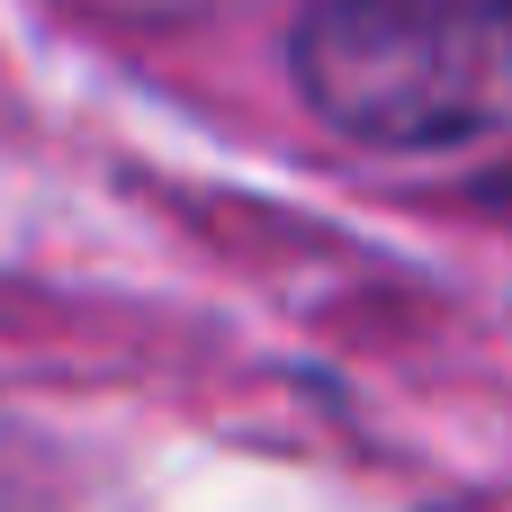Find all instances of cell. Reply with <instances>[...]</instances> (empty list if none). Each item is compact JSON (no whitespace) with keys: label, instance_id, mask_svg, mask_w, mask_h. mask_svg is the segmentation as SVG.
<instances>
[{"label":"cell","instance_id":"2","mask_svg":"<svg viewBox=\"0 0 512 512\" xmlns=\"http://www.w3.org/2000/svg\"><path fill=\"white\" fill-rule=\"evenodd\" d=\"M477 207H495V216H512V171H504V180H486V189H477Z\"/></svg>","mask_w":512,"mask_h":512},{"label":"cell","instance_id":"1","mask_svg":"<svg viewBox=\"0 0 512 512\" xmlns=\"http://www.w3.org/2000/svg\"><path fill=\"white\" fill-rule=\"evenodd\" d=\"M288 72L351 144L441 153L512 135V0H306Z\"/></svg>","mask_w":512,"mask_h":512},{"label":"cell","instance_id":"3","mask_svg":"<svg viewBox=\"0 0 512 512\" xmlns=\"http://www.w3.org/2000/svg\"><path fill=\"white\" fill-rule=\"evenodd\" d=\"M99 9H198V0H99Z\"/></svg>","mask_w":512,"mask_h":512}]
</instances>
